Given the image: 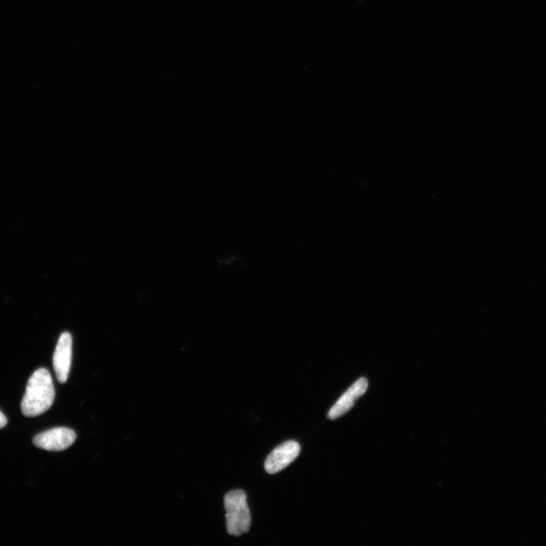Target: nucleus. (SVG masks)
<instances>
[{
    "label": "nucleus",
    "instance_id": "nucleus-5",
    "mask_svg": "<svg viewBox=\"0 0 546 546\" xmlns=\"http://www.w3.org/2000/svg\"><path fill=\"white\" fill-rule=\"evenodd\" d=\"M72 359V338L69 333H63L56 345L53 356V367L56 378L60 383L67 381Z\"/></svg>",
    "mask_w": 546,
    "mask_h": 546
},
{
    "label": "nucleus",
    "instance_id": "nucleus-6",
    "mask_svg": "<svg viewBox=\"0 0 546 546\" xmlns=\"http://www.w3.org/2000/svg\"><path fill=\"white\" fill-rule=\"evenodd\" d=\"M367 388H368V382L366 379L361 378L357 380L329 411L328 418L335 420L343 416L354 407L356 401L362 397Z\"/></svg>",
    "mask_w": 546,
    "mask_h": 546
},
{
    "label": "nucleus",
    "instance_id": "nucleus-1",
    "mask_svg": "<svg viewBox=\"0 0 546 546\" xmlns=\"http://www.w3.org/2000/svg\"><path fill=\"white\" fill-rule=\"evenodd\" d=\"M55 399V389L52 376L48 371L41 368L36 371L28 380L22 402L25 416L34 418L48 411Z\"/></svg>",
    "mask_w": 546,
    "mask_h": 546
},
{
    "label": "nucleus",
    "instance_id": "nucleus-7",
    "mask_svg": "<svg viewBox=\"0 0 546 546\" xmlns=\"http://www.w3.org/2000/svg\"><path fill=\"white\" fill-rule=\"evenodd\" d=\"M7 425V419L4 414L0 411V429L5 427Z\"/></svg>",
    "mask_w": 546,
    "mask_h": 546
},
{
    "label": "nucleus",
    "instance_id": "nucleus-2",
    "mask_svg": "<svg viewBox=\"0 0 546 546\" xmlns=\"http://www.w3.org/2000/svg\"><path fill=\"white\" fill-rule=\"evenodd\" d=\"M225 519L228 533L240 536L249 531L251 517L247 503V495L243 491H234L224 498Z\"/></svg>",
    "mask_w": 546,
    "mask_h": 546
},
{
    "label": "nucleus",
    "instance_id": "nucleus-3",
    "mask_svg": "<svg viewBox=\"0 0 546 546\" xmlns=\"http://www.w3.org/2000/svg\"><path fill=\"white\" fill-rule=\"evenodd\" d=\"M76 440V434L69 428L59 427L46 431L34 437V445L50 451H62L69 448Z\"/></svg>",
    "mask_w": 546,
    "mask_h": 546
},
{
    "label": "nucleus",
    "instance_id": "nucleus-4",
    "mask_svg": "<svg viewBox=\"0 0 546 546\" xmlns=\"http://www.w3.org/2000/svg\"><path fill=\"white\" fill-rule=\"evenodd\" d=\"M300 445L295 441H288L279 446L266 459L265 467L269 474H275L284 470L298 457Z\"/></svg>",
    "mask_w": 546,
    "mask_h": 546
}]
</instances>
